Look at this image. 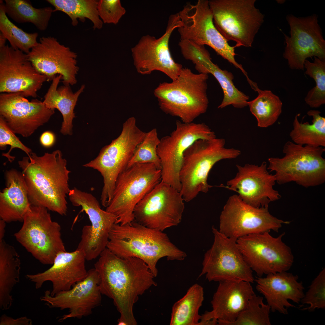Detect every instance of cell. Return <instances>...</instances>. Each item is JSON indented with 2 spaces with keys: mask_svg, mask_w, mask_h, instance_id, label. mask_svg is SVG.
Instances as JSON below:
<instances>
[{
  "mask_svg": "<svg viewBox=\"0 0 325 325\" xmlns=\"http://www.w3.org/2000/svg\"><path fill=\"white\" fill-rule=\"evenodd\" d=\"M269 232L253 234L238 238L237 244L244 261L258 277L287 271L292 266L294 257L290 248L282 238Z\"/></svg>",
  "mask_w": 325,
  "mask_h": 325,
  "instance_id": "obj_12",
  "label": "cell"
},
{
  "mask_svg": "<svg viewBox=\"0 0 325 325\" xmlns=\"http://www.w3.org/2000/svg\"><path fill=\"white\" fill-rule=\"evenodd\" d=\"M160 141L156 128L146 132L144 139L136 147L126 168L136 164L150 163L161 170L160 161L156 151Z\"/></svg>",
  "mask_w": 325,
  "mask_h": 325,
  "instance_id": "obj_40",
  "label": "cell"
},
{
  "mask_svg": "<svg viewBox=\"0 0 325 325\" xmlns=\"http://www.w3.org/2000/svg\"><path fill=\"white\" fill-rule=\"evenodd\" d=\"M184 201L179 191L161 181L136 205L134 220L147 228L163 231L180 223Z\"/></svg>",
  "mask_w": 325,
  "mask_h": 325,
  "instance_id": "obj_16",
  "label": "cell"
},
{
  "mask_svg": "<svg viewBox=\"0 0 325 325\" xmlns=\"http://www.w3.org/2000/svg\"><path fill=\"white\" fill-rule=\"evenodd\" d=\"M178 14L180 26L178 29L181 39L208 45L244 75L246 74L242 65L235 60L236 47L230 45L215 26L209 0H199L195 4L188 3Z\"/></svg>",
  "mask_w": 325,
  "mask_h": 325,
  "instance_id": "obj_11",
  "label": "cell"
},
{
  "mask_svg": "<svg viewBox=\"0 0 325 325\" xmlns=\"http://www.w3.org/2000/svg\"><path fill=\"white\" fill-rule=\"evenodd\" d=\"M6 222L2 219L0 220V241L3 240L5 233Z\"/></svg>",
  "mask_w": 325,
  "mask_h": 325,
  "instance_id": "obj_47",
  "label": "cell"
},
{
  "mask_svg": "<svg viewBox=\"0 0 325 325\" xmlns=\"http://www.w3.org/2000/svg\"><path fill=\"white\" fill-rule=\"evenodd\" d=\"M315 14L305 17L287 15L289 36L283 33L285 46L283 57L292 70H303L305 60L315 57L325 60V41Z\"/></svg>",
  "mask_w": 325,
  "mask_h": 325,
  "instance_id": "obj_17",
  "label": "cell"
},
{
  "mask_svg": "<svg viewBox=\"0 0 325 325\" xmlns=\"http://www.w3.org/2000/svg\"><path fill=\"white\" fill-rule=\"evenodd\" d=\"M7 15L18 23H30L39 30L47 28L53 10L50 7L41 8L34 7L26 0H5Z\"/></svg>",
  "mask_w": 325,
  "mask_h": 325,
  "instance_id": "obj_34",
  "label": "cell"
},
{
  "mask_svg": "<svg viewBox=\"0 0 325 325\" xmlns=\"http://www.w3.org/2000/svg\"><path fill=\"white\" fill-rule=\"evenodd\" d=\"M32 320L26 317L14 319L5 314L0 318V325H32Z\"/></svg>",
  "mask_w": 325,
  "mask_h": 325,
  "instance_id": "obj_44",
  "label": "cell"
},
{
  "mask_svg": "<svg viewBox=\"0 0 325 325\" xmlns=\"http://www.w3.org/2000/svg\"><path fill=\"white\" fill-rule=\"evenodd\" d=\"M21 262L14 248L4 240L0 241V308L8 309L13 299L11 292L19 283Z\"/></svg>",
  "mask_w": 325,
  "mask_h": 325,
  "instance_id": "obj_30",
  "label": "cell"
},
{
  "mask_svg": "<svg viewBox=\"0 0 325 325\" xmlns=\"http://www.w3.org/2000/svg\"><path fill=\"white\" fill-rule=\"evenodd\" d=\"M278 4H283L285 2V0H276Z\"/></svg>",
  "mask_w": 325,
  "mask_h": 325,
  "instance_id": "obj_49",
  "label": "cell"
},
{
  "mask_svg": "<svg viewBox=\"0 0 325 325\" xmlns=\"http://www.w3.org/2000/svg\"><path fill=\"white\" fill-rule=\"evenodd\" d=\"M300 302L310 305L303 308L310 312L325 308V269L323 268L313 280Z\"/></svg>",
  "mask_w": 325,
  "mask_h": 325,
  "instance_id": "obj_41",
  "label": "cell"
},
{
  "mask_svg": "<svg viewBox=\"0 0 325 325\" xmlns=\"http://www.w3.org/2000/svg\"><path fill=\"white\" fill-rule=\"evenodd\" d=\"M49 211L31 205L22 226L14 234L16 240L44 265H52L58 253L66 251L60 226L52 220Z\"/></svg>",
  "mask_w": 325,
  "mask_h": 325,
  "instance_id": "obj_10",
  "label": "cell"
},
{
  "mask_svg": "<svg viewBox=\"0 0 325 325\" xmlns=\"http://www.w3.org/2000/svg\"><path fill=\"white\" fill-rule=\"evenodd\" d=\"M268 206L255 207L244 202L236 194L230 196L220 216L219 230L227 237L237 240L250 234L278 232L283 224L290 222L274 216Z\"/></svg>",
  "mask_w": 325,
  "mask_h": 325,
  "instance_id": "obj_15",
  "label": "cell"
},
{
  "mask_svg": "<svg viewBox=\"0 0 325 325\" xmlns=\"http://www.w3.org/2000/svg\"><path fill=\"white\" fill-rule=\"evenodd\" d=\"M7 125L4 119L0 116V149L5 150L9 145L10 148L7 153H3L2 156L7 157L11 162L14 160L15 156L10 155L14 148H18L25 152L28 156L32 152L31 149L24 145Z\"/></svg>",
  "mask_w": 325,
  "mask_h": 325,
  "instance_id": "obj_42",
  "label": "cell"
},
{
  "mask_svg": "<svg viewBox=\"0 0 325 325\" xmlns=\"http://www.w3.org/2000/svg\"><path fill=\"white\" fill-rule=\"evenodd\" d=\"M208 74L211 73L216 78L222 89L224 97L218 108L222 109L232 105L237 108L248 106L249 97L236 87L233 82L234 76L230 72L222 70L209 60L204 65Z\"/></svg>",
  "mask_w": 325,
  "mask_h": 325,
  "instance_id": "obj_36",
  "label": "cell"
},
{
  "mask_svg": "<svg viewBox=\"0 0 325 325\" xmlns=\"http://www.w3.org/2000/svg\"><path fill=\"white\" fill-rule=\"evenodd\" d=\"M54 8L53 12L60 11L67 14L71 19L72 24L76 26L78 19L84 22L86 19L92 23L94 29H101L103 22L98 13V1L96 0H47Z\"/></svg>",
  "mask_w": 325,
  "mask_h": 325,
  "instance_id": "obj_35",
  "label": "cell"
},
{
  "mask_svg": "<svg viewBox=\"0 0 325 325\" xmlns=\"http://www.w3.org/2000/svg\"><path fill=\"white\" fill-rule=\"evenodd\" d=\"M225 140L216 138L200 139L194 142L184 154L179 173L180 192L184 200L188 202L199 193H206L211 187L207 179L213 166L219 161L234 159L241 154L239 150L226 148Z\"/></svg>",
  "mask_w": 325,
  "mask_h": 325,
  "instance_id": "obj_5",
  "label": "cell"
},
{
  "mask_svg": "<svg viewBox=\"0 0 325 325\" xmlns=\"http://www.w3.org/2000/svg\"><path fill=\"white\" fill-rule=\"evenodd\" d=\"M61 75H57L52 80L47 92L44 96L43 102L49 109H57L63 118L60 132L64 135L73 134V121L75 117V107L78 98L83 91L85 85H82L79 89L73 93L70 86L64 85L57 88L62 79Z\"/></svg>",
  "mask_w": 325,
  "mask_h": 325,
  "instance_id": "obj_29",
  "label": "cell"
},
{
  "mask_svg": "<svg viewBox=\"0 0 325 325\" xmlns=\"http://www.w3.org/2000/svg\"><path fill=\"white\" fill-rule=\"evenodd\" d=\"M0 31L8 41L11 47L26 54H28L38 42V33L25 32L9 20L5 11V4L2 1L0 3Z\"/></svg>",
  "mask_w": 325,
  "mask_h": 325,
  "instance_id": "obj_37",
  "label": "cell"
},
{
  "mask_svg": "<svg viewBox=\"0 0 325 325\" xmlns=\"http://www.w3.org/2000/svg\"><path fill=\"white\" fill-rule=\"evenodd\" d=\"M211 303L218 325L234 321L255 294L250 282L244 281L220 282Z\"/></svg>",
  "mask_w": 325,
  "mask_h": 325,
  "instance_id": "obj_27",
  "label": "cell"
},
{
  "mask_svg": "<svg viewBox=\"0 0 325 325\" xmlns=\"http://www.w3.org/2000/svg\"><path fill=\"white\" fill-rule=\"evenodd\" d=\"M208 77V74L195 73L183 68L176 79L161 83L154 89L159 108L183 122H193L207 110Z\"/></svg>",
  "mask_w": 325,
  "mask_h": 325,
  "instance_id": "obj_4",
  "label": "cell"
},
{
  "mask_svg": "<svg viewBox=\"0 0 325 325\" xmlns=\"http://www.w3.org/2000/svg\"><path fill=\"white\" fill-rule=\"evenodd\" d=\"M99 278L94 268L88 271L86 277L70 289L60 292L53 296L46 290L40 300L51 308L69 310V313L59 320L62 321L68 318L80 319L90 315L94 308L101 303L102 294L99 287Z\"/></svg>",
  "mask_w": 325,
  "mask_h": 325,
  "instance_id": "obj_24",
  "label": "cell"
},
{
  "mask_svg": "<svg viewBox=\"0 0 325 325\" xmlns=\"http://www.w3.org/2000/svg\"><path fill=\"white\" fill-rule=\"evenodd\" d=\"M97 9L103 23L114 24L118 23L126 11L119 0H99Z\"/></svg>",
  "mask_w": 325,
  "mask_h": 325,
  "instance_id": "obj_43",
  "label": "cell"
},
{
  "mask_svg": "<svg viewBox=\"0 0 325 325\" xmlns=\"http://www.w3.org/2000/svg\"><path fill=\"white\" fill-rule=\"evenodd\" d=\"M55 137L54 133L49 131L44 132L40 136L39 141L40 144L43 147H49L54 144Z\"/></svg>",
  "mask_w": 325,
  "mask_h": 325,
  "instance_id": "obj_46",
  "label": "cell"
},
{
  "mask_svg": "<svg viewBox=\"0 0 325 325\" xmlns=\"http://www.w3.org/2000/svg\"><path fill=\"white\" fill-rule=\"evenodd\" d=\"M204 300L203 288L195 283L172 307L170 325H199L201 315L199 310Z\"/></svg>",
  "mask_w": 325,
  "mask_h": 325,
  "instance_id": "obj_31",
  "label": "cell"
},
{
  "mask_svg": "<svg viewBox=\"0 0 325 325\" xmlns=\"http://www.w3.org/2000/svg\"><path fill=\"white\" fill-rule=\"evenodd\" d=\"M6 187L0 193V218L6 223L23 222L31 205L21 172L12 169L5 173Z\"/></svg>",
  "mask_w": 325,
  "mask_h": 325,
  "instance_id": "obj_28",
  "label": "cell"
},
{
  "mask_svg": "<svg viewBox=\"0 0 325 325\" xmlns=\"http://www.w3.org/2000/svg\"><path fill=\"white\" fill-rule=\"evenodd\" d=\"M287 271L267 275L266 277H255L256 288L264 296L273 312L278 311L287 314V308L296 307L289 300L299 304L304 295L302 282L297 275Z\"/></svg>",
  "mask_w": 325,
  "mask_h": 325,
  "instance_id": "obj_26",
  "label": "cell"
},
{
  "mask_svg": "<svg viewBox=\"0 0 325 325\" xmlns=\"http://www.w3.org/2000/svg\"><path fill=\"white\" fill-rule=\"evenodd\" d=\"M250 84L258 92V96L248 102L250 111L256 118L258 127L271 126L276 122L282 112V102L271 91L261 90L252 82Z\"/></svg>",
  "mask_w": 325,
  "mask_h": 325,
  "instance_id": "obj_33",
  "label": "cell"
},
{
  "mask_svg": "<svg viewBox=\"0 0 325 325\" xmlns=\"http://www.w3.org/2000/svg\"><path fill=\"white\" fill-rule=\"evenodd\" d=\"M54 110L37 99L29 101L21 92L0 94V116L13 132L24 137L30 136L47 123Z\"/></svg>",
  "mask_w": 325,
  "mask_h": 325,
  "instance_id": "obj_22",
  "label": "cell"
},
{
  "mask_svg": "<svg viewBox=\"0 0 325 325\" xmlns=\"http://www.w3.org/2000/svg\"><path fill=\"white\" fill-rule=\"evenodd\" d=\"M320 113L316 110L308 112V115L313 118L311 124L300 122L298 118L300 114L296 115L289 135L293 143L314 147H325V118L320 116Z\"/></svg>",
  "mask_w": 325,
  "mask_h": 325,
  "instance_id": "obj_32",
  "label": "cell"
},
{
  "mask_svg": "<svg viewBox=\"0 0 325 325\" xmlns=\"http://www.w3.org/2000/svg\"><path fill=\"white\" fill-rule=\"evenodd\" d=\"M161 181V171L153 163H138L126 168L116 179L106 210L116 216V224L131 223L136 205Z\"/></svg>",
  "mask_w": 325,
  "mask_h": 325,
  "instance_id": "obj_9",
  "label": "cell"
},
{
  "mask_svg": "<svg viewBox=\"0 0 325 325\" xmlns=\"http://www.w3.org/2000/svg\"><path fill=\"white\" fill-rule=\"evenodd\" d=\"M107 248L121 258L135 257L143 261L154 277L158 271L156 264L161 258L182 261L187 256L159 230L143 225L134 220L124 225L115 224L110 232Z\"/></svg>",
  "mask_w": 325,
  "mask_h": 325,
  "instance_id": "obj_3",
  "label": "cell"
},
{
  "mask_svg": "<svg viewBox=\"0 0 325 325\" xmlns=\"http://www.w3.org/2000/svg\"><path fill=\"white\" fill-rule=\"evenodd\" d=\"M94 268L99 278L102 294L112 299L120 314L119 325H136L133 307L139 296L153 286L155 277L147 265L136 257L121 258L106 248Z\"/></svg>",
  "mask_w": 325,
  "mask_h": 325,
  "instance_id": "obj_1",
  "label": "cell"
},
{
  "mask_svg": "<svg viewBox=\"0 0 325 325\" xmlns=\"http://www.w3.org/2000/svg\"><path fill=\"white\" fill-rule=\"evenodd\" d=\"M32 205L46 208L61 215L67 211V196L71 172L62 152L57 150L39 156L31 152L18 162Z\"/></svg>",
  "mask_w": 325,
  "mask_h": 325,
  "instance_id": "obj_2",
  "label": "cell"
},
{
  "mask_svg": "<svg viewBox=\"0 0 325 325\" xmlns=\"http://www.w3.org/2000/svg\"><path fill=\"white\" fill-rule=\"evenodd\" d=\"M46 78L39 73L28 55L8 45L0 47V92H21L35 98Z\"/></svg>",
  "mask_w": 325,
  "mask_h": 325,
  "instance_id": "obj_20",
  "label": "cell"
},
{
  "mask_svg": "<svg viewBox=\"0 0 325 325\" xmlns=\"http://www.w3.org/2000/svg\"><path fill=\"white\" fill-rule=\"evenodd\" d=\"M236 167V176L227 182L226 186L222 184L221 187L237 192L244 202L255 207L268 206L270 202L281 198L274 188L275 175L268 172L266 162L260 166L246 164L243 166L237 164Z\"/></svg>",
  "mask_w": 325,
  "mask_h": 325,
  "instance_id": "obj_23",
  "label": "cell"
},
{
  "mask_svg": "<svg viewBox=\"0 0 325 325\" xmlns=\"http://www.w3.org/2000/svg\"><path fill=\"white\" fill-rule=\"evenodd\" d=\"M325 151L323 147L287 141L283 148L284 156L269 158L267 169L275 172L279 184L294 182L306 188L319 185L325 181Z\"/></svg>",
  "mask_w": 325,
  "mask_h": 325,
  "instance_id": "obj_7",
  "label": "cell"
},
{
  "mask_svg": "<svg viewBox=\"0 0 325 325\" xmlns=\"http://www.w3.org/2000/svg\"><path fill=\"white\" fill-rule=\"evenodd\" d=\"M85 254L77 248L72 252H61L56 255L52 266L44 271L27 274L26 277L34 283L36 289L41 288L46 281L52 284L51 295L53 296L63 291L70 289L86 277Z\"/></svg>",
  "mask_w": 325,
  "mask_h": 325,
  "instance_id": "obj_25",
  "label": "cell"
},
{
  "mask_svg": "<svg viewBox=\"0 0 325 325\" xmlns=\"http://www.w3.org/2000/svg\"><path fill=\"white\" fill-rule=\"evenodd\" d=\"M68 196L72 204L81 206L91 222V225L83 227L77 248L83 252L86 260H92L107 248L109 234L116 223V217L101 209L98 201L90 193L74 187L70 190Z\"/></svg>",
  "mask_w": 325,
  "mask_h": 325,
  "instance_id": "obj_18",
  "label": "cell"
},
{
  "mask_svg": "<svg viewBox=\"0 0 325 325\" xmlns=\"http://www.w3.org/2000/svg\"><path fill=\"white\" fill-rule=\"evenodd\" d=\"M146 134L138 126L135 117H129L123 123L119 136L103 147L95 158L83 165L98 171L103 177L101 200L104 206L106 207L110 203L118 176L126 169L136 147Z\"/></svg>",
  "mask_w": 325,
  "mask_h": 325,
  "instance_id": "obj_6",
  "label": "cell"
},
{
  "mask_svg": "<svg viewBox=\"0 0 325 325\" xmlns=\"http://www.w3.org/2000/svg\"><path fill=\"white\" fill-rule=\"evenodd\" d=\"M7 39L4 35L0 32V47L5 45Z\"/></svg>",
  "mask_w": 325,
  "mask_h": 325,
  "instance_id": "obj_48",
  "label": "cell"
},
{
  "mask_svg": "<svg viewBox=\"0 0 325 325\" xmlns=\"http://www.w3.org/2000/svg\"><path fill=\"white\" fill-rule=\"evenodd\" d=\"M175 128L160 139L157 153L161 165V181L180 192L179 173L184 154L194 142L200 139L216 138L215 132L204 123L176 122Z\"/></svg>",
  "mask_w": 325,
  "mask_h": 325,
  "instance_id": "obj_13",
  "label": "cell"
},
{
  "mask_svg": "<svg viewBox=\"0 0 325 325\" xmlns=\"http://www.w3.org/2000/svg\"><path fill=\"white\" fill-rule=\"evenodd\" d=\"M180 22L178 13L169 17L165 33L156 39L149 35L142 36L131 49L134 64L137 72L142 75L161 71L172 80L176 79L183 68L172 58L169 48L170 36L178 28Z\"/></svg>",
  "mask_w": 325,
  "mask_h": 325,
  "instance_id": "obj_19",
  "label": "cell"
},
{
  "mask_svg": "<svg viewBox=\"0 0 325 325\" xmlns=\"http://www.w3.org/2000/svg\"><path fill=\"white\" fill-rule=\"evenodd\" d=\"M312 62L306 60L304 63L305 73L315 81L316 85L310 90L305 98L312 108H318L325 103V60L314 57Z\"/></svg>",
  "mask_w": 325,
  "mask_h": 325,
  "instance_id": "obj_38",
  "label": "cell"
},
{
  "mask_svg": "<svg viewBox=\"0 0 325 325\" xmlns=\"http://www.w3.org/2000/svg\"><path fill=\"white\" fill-rule=\"evenodd\" d=\"M199 325H218V320L212 311H206L201 315Z\"/></svg>",
  "mask_w": 325,
  "mask_h": 325,
  "instance_id": "obj_45",
  "label": "cell"
},
{
  "mask_svg": "<svg viewBox=\"0 0 325 325\" xmlns=\"http://www.w3.org/2000/svg\"><path fill=\"white\" fill-rule=\"evenodd\" d=\"M27 54L35 69L46 78L47 81H52L60 75L64 85H73L76 83L79 69L77 54L54 37L40 38Z\"/></svg>",
  "mask_w": 325,
  "mask_h": 325,
  "instance_id": "obj_21",
  "label": "cell"
},
{
  "mask_svg": "<svg viewBox=\"0 0 325 325\" xmlns=\"http://www.w3.org/2000/svg\"><path fill=\"white\" fill-rule=\"evenodd\" d=\"M270 311L269 306L264 303L263 297L255 294L236 319L227 325H271Z\"/></svg>",
  "mask_w": 325,
  "mask_h": 325,
  "instance_id": "obj_39",
  "label": "cell"
},
{
  "mask_svg": "<svg viewBox=\"0 0 325 325\" xmlns=\"http://www.w3.org/2000/svg\"><path fill=\"white\" fill-rule=\"evenodd\" d=\"M256 0H210L209 4L215 26L237 47L252 46L264 22V15L255 6Z\"/></svg>",
  "mask_w": 325,
  "mask_h": 325,
  "instance_id": "obj_8",
  "label": "cell"
},
{
  "mask_svg": "<svg viewBox=\"0 0 325 325\" xmlns=\"http://www.w3.org/2000/svg\"><path fill=\"white\" fill-rule=\"evenodd\" d=\"M213 243L205 253L199 277L205 274L209 281H244L253 283L252 271L244 261L237 240L228 237L212 227Z\"/></svg>",
  "mask_w": 325,
  "mask_h": 325,
  "instance_id": "obj_14",
  "label": "cell"
}]
</instances>
